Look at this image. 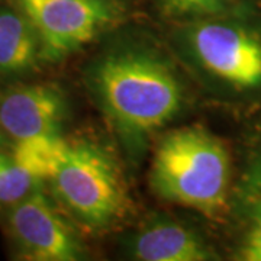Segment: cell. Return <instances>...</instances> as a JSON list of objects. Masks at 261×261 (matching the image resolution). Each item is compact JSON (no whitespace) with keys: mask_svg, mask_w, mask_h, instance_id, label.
Returning <instances> with one entry per match:
<instances>
[{"mask_svg":"<svg viewBox=\"0 0 261 261\" xmlns=\"http://www.w3.org/2000/svg\"><path fill=\"white\" fill-rule=\"evenodd\" d=\"M132 255L141 261H207L218 258L195 229L170 221L145 226L132 241Z\"/></svg>","mask_w":261,"mask_h":261,"instance_id":"cell-9","label":"cell"},{"mask_svg":"<svg viewBox=\"0 0 261 261\" xmlns=\"http://www.w3.org/2000/svg\"><path fill=\"white\" fill-rule=\"evenodd\" d=\"M39 183L19 166L12 155L0 154V205L13 206L35 190Z\"/></svg>","mask_w":261,"mask_h":261,"instance_id":"cell-12","label":"cell"},{"mask_svg":"<svg viewBox=\"0 0 261 261\" xmlns=\"http://www.w3.org/2000/svg\"><path fill=\"white\" fill-rule=\"evenodd\" d=\"M64 116V96L53 86H20L0 97L2 128L15 142L38 135L60 134Z\"/></svg>","mask_w":261,"mask_h":261,"instance_id":"cell-8","label":"cell"},{"mask_svg":"<svg viewBox=\"0 0 261 261\" xmlns=\"http://www.w3.org/2000/svg\"><path fill=\"white\" fill-rule=\"evenodd\" d=\"M90 83L113 126L134 145L173 121L183 106L176 73L145 49L109 53L94 65Z\"/></svg>","mask_w":261,"mask_h":261,"instance_id":"cell-1","label":"cell"},{"mask_svg":"<svg viewBox=\"0 0 261 261\" xmlns=\"http://www.w3.org/2000/svg\"><path fill=\"white\" fill-rule=\"evenodd\" d=\"M149 186L163 200L216 218L228 211L232 192L229 149L202 126L171 130L155 149Z\"/></svg>","mask_w":261,"mask_h":261,"instance_id":"cell-2","label":"cell"},{"mask_svg":"<svg viewBox=\"0 0 261 261\" xmlns=\"http://www.w3.org/2000/svg\"><path fill=\"white\" fill-rule=\"evenodd\" d=\"M196 61L241 93L261 92V25L244 18L199 20L187 29Z\"/></svg>","mask_w":261,"mask_h":261,"instance_id":"cell-4","label":"cell"},{"mask_svg":"<svg viewBox=\"0 0 261 261\" xmlns=\"http://www.w3.org/2000/svg\"><path fill=\"white\" fill-rule=\"evenodd\" d=\"M70 142L60 135H38L16 141L12 157L37 183L51 180L64 160Z\"/></svg>","mask_w":261,"mask_h":261,"instance_id":"cell-11","label":"cell"},{"mask_svg":"<svg viewBox=\"0 0 261 261\" xmlns=\"http://www.w3.org/2000/svg\"><path fill=\"white\" fill-rule=\"evenodd\" d=\"M10 232L22 254L37 261H75L83 248L73 228L65 222L41 190H32L12 206Z\"/></svg>","mask_w":261,"mask_h":261,"instance_id":"cell-6","label":"cell"},{"mask_svg":"<svg viewBox=\"0 0 261 261\" xmlns=\"http://www.w3.org/2000/svg\"><path fill=\"white\" fill-rule=\"evenodd\" d=\"M2 130H3V128H2V122H0V144H2Z\"/></svg>","mask_w":261,"mask_h":261,"instance_id":"cell-14","label":"cell"},{"mask_svg":"<svg viewBox=\"0 0 261 261\" xmlns=\"http://www.w3.org/2000/svg\"><path fill=\"white\" fill-rule=\"evenodd\" d=\"M37 29L41 58L60 61L113 25L119 9L112 0H15Z\"/></svg>","mask_w":261,"mask_h":261,"instance_id":"cell-5","label":"cell"},{"mask_svg":"<svg viewBox=\"0 0 261 261\" xmlns=\"http://www.w3.org/2000/svg\"><path fill=\"white\" fill-rule=\"evenodd\" d=\"M51 183L57 197L92 229H108L129 212L119 166L106 149L92 142L70 144Z\"/></svg>","mask_w":261,"mask_h":261,"instance_id":"cell-3","label":"cell"},{"mask_svg":"<svg viewBox=\"0 0 261 261\" xmlns=\"http://www.w3.org/2000/svg\"><path fill=\"white\" fill-rule=\"evenodd\" d=\"M164 6L176 15H218L232 0H163Z\"/></svg>","mask_w":261,"mask_h":261,"instance_id":"cell-13","label":"cell"},{"mask_svg":"<svg viewBox=\"0 0 261 261\" xmlns=\"http://www.w3.org/2000/svg\"><path fill=\"white\" fill-rule=\"evenodd\" d=\"M228 209L235 231V258L261 261V123L248 138Z\"/></svg>","mask_w":261,"mask_h":261,"instance_id":"cell-7","label":"cell"},{"mask_svg":"<svg viewBox=\"0 0 261 261\" xmlns=\"http://www.w3.org/2000/svg\"><path fill=\"white\" fill-rule=\"evenodd\" d=\"M41 58L37 29L20 10L0 9V74H23Z\"/></svg>","mask_w":261,"mask_h":261,"instance_id":"cell-10","label":"cell"}]
</instances>
